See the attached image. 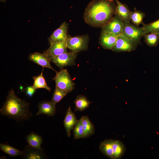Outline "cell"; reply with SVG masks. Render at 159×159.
Listing matches in <instances>:
<instances>
[{"mask_svg": "<svg viewBox=\"0 0 159 159\" xmlns=\"http://www.w3.org/2000/svg\"><path fill=\"white\" fill-rule=\"evenodd\" d=\"M117 5L114 0H93L85 9V22L95 27H102L113 17Z\"/></svg>", "mask_w": 159, "mask_h": 159, "instance_id": "obj_1", "label": "cell"}, {"mask_svg": "<svg viewBox=\"0 0 159 159\" xmlns=\"http://www.w3.org/2000/svg\"><path fill=\"white\" fill-rule=\"evenodd\" d=\"M30 104L17 97L13 89L8 92L6 100L0 110V113L16 121L29 120L32 116L29 110Z\"/></svg>", "mask_w": 159, "mask_h": 159, "instance_id": "obj_2", "label": "cell"}, {"mask_svg": "<svg viewBox=\"0 0 159 159\" xmlns=\"http://www.w3.org/2000/svg\"><path fill=\"white\" fill-rule=\"evenodd\" d=\"M53 79L55 82L56 87L68 93L74 88L75 83L66 69H62L57 72Z\"/></svg>", "mask_w": 159, "mask_h": 159, "instance_id": "obj_3", "label": "cell"}, {"mask_svg": "<svg viewBox=\"0 0 159 159\" xmlns=\"http://www.w3.org/2000/svg\"><path fill=\"white\" fill-rule=\"evenodd\" d=\"M89 40L87 34L74 37H68L67 40V48L77 53L88 49Z\"/></svg>", "mask_w": 159, "mask_h": 159, "instance_id": "obj_4", "label": "cell"}, {"mask_svg": "<svg viewBox=\"0 0 159 159\" xmlns=\"http://www.w3.org/2000/svg\"><path fill=\"white\" fill-rule=\"evenodd\" d=\"M122 34L138 44L145 33L142 27H139L130 23H124Z\"/></svg>", "mask_w": 159, "mask_h": 159, "instance_id": "obj_5", "label": "cell"}, {"mask_svg": "<svg viewBox=\"0 0 159 159\" xmlns=\"http://www.w3.org/2000/svg\"><path fill=\"white\" fill-rule=\"evenodd\" d=\"M138 44L122 34L117 36L116 42L111 50L115 52H130L135 50Z\"/></svg>", "mask_w": 159, "mask_h": 159, "instance_id": "obj_6", "label": "cell"}, {"mask_svg": "<svg viewBox=\"0 0 159 159\" xmlns=\"http://www.w3.org/2000/svg\"><path fill=\"white\" fill-rule=\"evenodd\" d=\"M77 53L72 51L64 52L58 56L50 59L51 62L60 68L75 65Z\"/></svg>", "mask_w": 159, "mask_h": 159, "instance_id": "obj_7", "label": "cell"}, {"mask_svg": "<svg viewBox=\"0 0 159 159\" xmlns=\"http://www.w3.org/2000/svg\"><path fill=\"white\" fill-rule=\"evenodd\" d=\"M22 159H43L47 158L43 148L39 149L32 147L28 145L22 151L21 155Z\"/></svg>", "mask_w": 159, "mask_h": 159, "instance_id": "obj_8", "label": "cell"}, {"mask_svg": "<svg viewBox=\"0 0 159 159\" xmlns=\"http://www.w3.org/2000/svg\"><path fill=\"white\" fill-rule=\"evenodd\" d=\"M124 22L117 16L115 15L111 19L103 26L102 31L112 33L117 36L122 34Z\"/></svg>", "mask_w": 159, "mask_h": 159, "instance_id": "obj_9", "label": "cell"}, {"mask_svg": "<svg viewBox=\"0 0 159 159\" xmlns=\"http://www.w3.org/2000/svg\"><path fill=\"white\" fill-rule=\"evenodd\" d=\"M68 26V24L65 21L62 23L48 38L49 43L50 44L56 42L66 41L68 37L67 32Z\"/></svg>", "mask_w": 159, "mask_h": 159, "instance_id": "obj_10", "label": "cell"}, {"mask_svg": "<svg viewBox=\"0 0 159 159\" xmlns=\"http://www.w3.org/2000/svg\"><path fill=\"white\" fill-rule=\"evenodd\" d=\"M50 44L49 48L44 53L47 54L49 59L67 52V41L56 42Z\"/></svg>", "mask_w": 159, "mask_h": 159, "instance_id": "obj_11", "label": "cell"}, {"mask_svg": "<svg viewBox=\"0 0 159 159\" xmlns=\"http://www.w3.org/2000/svg\"><path fill=\"white\" fill-rule=\"evenodd\" d=\"M117 36L112 33L102 31L99 44L105 49L111 50L116 42Z\"/></svg>", "mask_w": 159, "mask_h": 159, "instance_id": "obj_12", "label": "cell"}, {"mask_svg": "<svg viewBox=\"0 0 159 159\" xmlns=\"http://www.w3.org/2000/svg\"><path fill=\"white\" fill-rule=\"evenodd\" d=\"M29 59L31 61L42 66L43 68L47 67L51 69L56 72L51 66L50 60L48 56L44 53L35 52L29 54Z\"/></svg>", "mask_w": 159, "mask_h": 159, "instance_id": "obj_13", "label": "cell"}, {"mask_svg": "<svg viewBox=\"0 0 159 159\" xmlns=\"http://www.w3.org/2000/svg\"><path fill=\"white\" fill-rule=\"evenodd\" d=\"M117 6L115 15L118 16L124 23H130L131 11L128 6L118 0H115Z\"/></svg>", "mask_w": 159, "mask_h": 159, "instance_id": "obj_14", "label": "cell"}, {"mask_svg": "<svg viewBox=\"0 0 159 159\" xmlns=\"http://www.w3.org/2000/svg\"><path fill=\"white\" fill-rule=\"evenodd\" d=\"M56 103L51 101L44 100L38 104V111L36 115L44 114L49 116H54L56 113Z\"/></svg>", "mask_w": 159, "mask_h": 159, "instance_id": "obj_15", "label": "cell"}, {"mask_svg": "<svg viewBox=\"0 0 159 159\" xmlns=\"http://www.w3.org/2000/svg\"><path fill=\"white\" fill-rule=\"evenodd\" d=\"M78 120L74 112L69 106L66 112L63 123L68 137L71 135V132L77 122Z\"/></svg>", "mask_w": 159, "mask_h": 159, "instance_id": "obj_16", "label": "cell"}, {"mask_svg": "<svg viewBox=\"0 0 159 159\" xmlns=\"http://www.w3.org/2000/svg\"><path fill=\"white\" fill-rule=\"evenodd\" d=\"M114 140H105L100 143L99 148L100 151L107 157L113 159L112 145Z\"/></svg>", "mask_w": 159, "mask_h": 159, "instance_id": "obj_17", "label": "cell"}, {"mask_svg": "<svg viewBox=\"0 0 159 159\" xmlns=\"http://www.w3.org/2000/svg\"><path fill=\"white\" fill-rule=\"evenodd\" d=\"M28 145L30 146L39 149L43 148L41 147L43 142L42 137L39 135L31 132L26 137Z\"/></svg>", "mask_w": 159, "mask_h": 159, "instance_id": "obj_18", "label": "cell"}, {"mask_svg": "<svg viewBox=\"0 0 159 159\" xmlns=\"http://www.w3.org/2000/svg\"><path fill=\"white\" fill-rule=\"evenodd\" d=\"M74 103L75 105V111H82L85 110L89 107L91 103L86 97L82 95L77 96Z\"/></svg>", "mask_w": 159, "mask_h": 159, "instance_id": "obj_19", "label": "cell"}, {"mask_svg": "<svg viewBox=\"0 0 159 159\" xmlns=\"http://www.w3.org/2000/svg\"><path fill=\"white\" fill-rule=\"evenodd\" d=\"M112 148L113 159L121 158L125 151L124 144L120 140H114Z\"/></svg>", "mask_w": 159, "mask_h": 159, "instance_id": "obj_20", "label": "cell"}, {"mask_svg": "<svg viewBox=\"0 0 159 159\" xmlns=\"http://www.w3.org/2000/svg\"><path fill=\"white\" fill-rule=\"evenodd\" d=\"M82 124L85 134V138L90 137L95 132L94 126L87 115L82 117Z\"/></svg>", "mask_w": 159, "mask_h": 159, "instance_id": "obj_21", "label": "cell"}, {"mask_svg": "<svg viewBox=\"0 0 159 159\" xmlns=\"http://www.w3.org/2000/svg\"><path fill=\"white\" fill-rule=\"evenodd\" d=\"M145 16V13L140 11L137 10L135 8L133 11L130 13V20L135 25L138 26L140 24H144L143 22V19Z\"/></svg>", "mask_w": 159, "mask_h": 159, "instance_id": "obj_22", "label": "cell"}, {"mask_svg": "<svg viewBox=\"0 0 159 159\" xmlns=\"http://www.w3.org/2000/svg\"><path fill=\"white\" fill-rule=\"evenodd\" d=\"M33 79L34 80L33 86L36 89L44 88L49 91L51 89L47 85L43 75V71L41 74L38 76L34 77Z\"/></svg>", "mask_w": 159, "mask_h": 159, "instance_id": "obj_23", "label": "cell"}, {"mask_svg": "<svg viewBox=\"0 0 159 159\" xmlns=\"http://www.w3.org/2000/svg\"><path fill=\"white\" fill-rule=\"evenodd\" d=\"M0 149L2 151L11 157L19 156L21 155L22 153V151L11 146L3 143H0Z\"/></svg>", "mask_w": 159, "mask_h": 159, "instance_id": "obj_24", "label": "cell"}, {"mask_svg": "<svg viewBox=\"0 0 159 159\" xmlns=\"http://www.w3.org/2000/svg\"><path fill=\"white\" fill-rule=\"evenodd\" d=\"M145 41L147 44L150 47H155L158 44L159 39V33H150L144 34Z\"/></svg>", "mask_w": 159, "mask_h": 159, "instance_id": "obj_25", "label": "cell"}, {"mask_svg": "<svg viewBox=\"0 0 159 159\" xmlns=\"http://www.w3.org/2000/svg\"><path fill=\"white\" fill-rule=\"evenodd\" d=\"M73 133L75 139L85 138L84 132L82 124V119L81 117L73 129Z\"/></svg>", "mask_w": 159, "mask_h": 159, "instance_id": "obj_26", "label": "cell"}, {"mask_svg": "<svg viewBox=\"0 0 159 159\" xmlns=\"http://www.w3.org/2000/svg\"><path fill=\"white\" fill-rule=\"evenodd\" d=\"M142 28L145 34L150 33H159V19L150 23L144 24Z\"/></svg>", "mask_w": 159, "mask_h": 159, "instance_id": "obj_27", "label": "cell"}, {"mask_svg": "<svg viewBox=\"0 0 159 159\" xmlns=\"http://www.w3.org/2000/svg\"><path fill=\"white\" fill-rule=\"evenodd\" d=\"M68 93L66 91L55 87L51 101L56 104L59 102Z\"/></svg>", "mask_w": 159, "mask_h": 159, "instance_id": "obj_28", "label": "cell"}, {"mask_svg": "<svg viewBox=\"0 0 159 159\" xmlns=\"http://www.w3.org/2000/svg\"><path fill=\"white\" fill-rule=\"evenodd\" d=\"M36 90L33 86H28L26 89V94L29 97H32L34 94Z\"/></svg>", "mask_w": 159, "mask_h": 159, "instance_id": "obj_29", "label": "cell"}, {"mask_svg": "<svg viewBox=\"0 0 159 159\" xmlns=\"http://www.w3.org/2000/svg\"><path fill=\"white\" fill-rule=\"evenodd\" d=\"M6 0H0V1L2 2H6Z\"/></svg>", "mask_w": 159, "mask_h": 159, "instance_id": "obj_30", "label": "cell"}]
</instances>
